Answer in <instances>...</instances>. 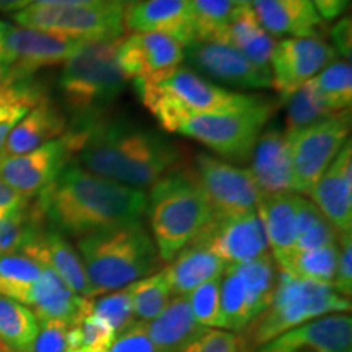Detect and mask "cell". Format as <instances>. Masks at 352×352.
<instances>
[{
	"label": "cell",
	"instance_id": "cell-1",
	"mask_svg": "<svg viewBox=\"0 0 352 352\" xmlns=\"http://www.w3.org/2000/svg\"><path fill=\"white\" fill-rule=\"evenodd\" d=\"M69 138L80 168L131 188L153 186L182 162L178 145L127 121L104 116L80 121Z\"/></svg>",
	"mask_w": 352,
	"mask_h": 352
},
{
	"label": "cell",
	"instance_id": "cell-2",
	"mask_svg": "<svg viewBox=\"0 0 352 352\" xmlns=\"http://www.w3.org/2000/svg\"><path fill=\"white\" fill-rule=\"evenodd\" d=\"M54 230L74 236L139 222L147 210L142 189L101 178L77 165L65 166L34 204Z\"/></svg>",
	"mask_w": 352,
	"mask_h": 352
},
{
	"label": "cell",
	"instance_id": "cell-3",
	"mask_svg": "<svg viewBox=\"0 0 352 352\" xmlns=\"http://www.w3.org/2000/svg\"><path fill=\"white\" fill-rule=\"evenodd\" d=\"M274 109V103L263 96H253L243 107L217 113H188L171 100L162 98L151 113L168 132L199 140L228 162H245L252 157Z\"/></svg>",
	"mask_w": 352,
	"mask_h": 352
},
{
	"label": "cell",
	"instance_id": "cell-4",
	"mask_svg": "<svg viewBox=\"0 0 352 352\" xmlns=\"http://www.w3.org/2000/svg\"><path fill=\"white\" fill-rule=\"evenodd\" d=\"M77 253L95 297L151 276L160 264L153 239L140 220L80 236Z\"/></svg>",
	"mask_w": 352,
	"mask_h": 352
},
{
	"label": "cell",
	"instance_id": "cell-5",
	"mask_svg": "<svg viewBox=\"0 0 352 352\" xmlns=\"http://www.w3.org/2000/svg\"><path fill=\"white\" fill-rule=\"evenodd\" d=\"M147 209L158 256L168 263L214 219L197 178L182 170L171 171L153 184Z\"/></svg>",
	"mask_w": 352,
	"mask_h": 352
},
{
	"label": "cell",
	"instance_id": "cell-6",
	"mask_svg": "<svg viewBox=\"0 0 352 352\" xmlns=\"http://www.w3.org/2000/svg\"><path fill=\"white\" fill-rule=\"evenodd\" d=\"M347 310H351V300L338 294L331 284L302 279L280 271L266 310L245 329V336L239 338L240 351L253 352L290 329Z\"/></svg>",
	"mask_w": 352,
	"mask_h": 352
},
{
	"label": "cell",
	"instance_id": "cell-7",
	"mask_svg": "<svg viewBox=\"0 0 352 352\" xmlns=\"http://www.w3.org/2000/svg\"><path fill=\"white\" fill-rule=\"evenodd\" d=\"M121 39L83 41L64 63L59 88L78 122L103 116L124 91L127 78L118 64Z\"/></svg>",
	"mask_w": 352,
	"mask_h": 352
},
{
	"label": "cell",
	"instance_id": "cell-8",
	"mask_svg": "<svg viewBox=\"0 0 352 352\" xmlns=\"http://www.w3.org/2000/svg\"><path fill=\"white\" fill-rule=\"evenodd\" d=\"M276 283V261L270 253L250 263L227 264L220 277L222 329L245 331L266 310Z\"/></svg>",
	"mask_w": 352,
	"mask_h": 352
},
{
	"label": "cell",
	"instance_id": "cell-9",
	"mask_svg": "<svg viewBox=\"0 0 352 352\" xmlns=\"http://www.w3.org/2000/svg\"><path fill=\"white\" fill-rule=\"evenodd\" d=\"M124 8L118 3L98 7H60L32 3L13 13L12 20L25 28L41 30L83 41H116L124 38Z\"/></svg>",
	"mask_w": 352,
	"mask_h": 352
},
{
	"label": "cell",
	"instance_id": "cell-10",
	"mask_svg": "<svg viewBox=\"0 0 352 352\" xmlns=\"http://www.w3.org/2000/svg\"><path fill=\"white\" fill-rule=\"evenodd\" d=\"M351 131V111L331 114L315 124L285 132L292 165V192L310 195L328 166L344 147Z\"/></svg>",
	"mask_w": 352,
	"mask_h": 352
},
{
	"label": "cell",
	"instance_id": "cell-11",
	"mask_svg": "<svg viewBox=\"0 0 352 352\" xmlns=\"http://www.w3.org/2000/svg\"><path fill=\"white\" fill-rule=\"evenodd\" d=\"M82 43L83 39L10 25L0 56L6 85L28 80L39 69L64 64Z\"/></svg>",
	"mask_w": 352,
	"mask_h": 352
},
{
	"label": "cell",
	"instance_id": "cell-12",
	"mask_svg": "<svg viewBox=\"0 0 352 352\" xmlns=\"http://www.w3.org/2000/svg\"><path fill=\"white\" fill-rule=\"evenodd\" d=\"M197 182L208 197L214 217H230L256 209L259 191L248 168L230 165L209 153L196 158Z\"/></svg>",
	"mask_w": 352,
	"mask_h": 352
},
{
	"label": "cell",
	"instance_id": "cell-13",
	"mask_svg": "<svg viewBox=\"0 0 352 352\" xmlns=\"http://www.w3.org/2000/svg\"><path fill=\"white\" fill-rule=\"evenodd\" d=\"M184 59L204 78L243 90L272 87L271 70L259 69L239 50L223 41L192 43L184 47Z\"/></svg>",
	"mask_w": 352,
	"mask_h": 352
},
{
	"label": "cell",
	"instance_id": "cell-14",
	"mask_svg": "<svg viewBox=\"0 0 352 352\" xmlns=\"http://www.w3.org/2000/svg\"><path fill=\"white\" fill-rule=\"evenodd\" d=\"M333 60H336V51L321 36L283 39L276 43L271 56L272 87L279 91L283 100L318 76Z\"/></svg>",
	"mask_w": 352,
	"mask_h": 352
},
{
	"label": "cell",
	"instance_id": "cell-15",
	"mask_svg": "<svg viewBox=\"0 0 352 352\" xmlns=\"http://www.w3.org/2000/svg\"><path fill=\"white\" fill-rule=\"evenodd\" d=\"M72 158L69 134L23 155L0 157V179L21 196H39Z\"/></svg>",
	"mask_w": 352,
	"mask_h": 352
},
{
	"label": "cell",
	"instance_id": "cell-16",
	"mask_svg": "<svg viewBox=\"0 0 352 352\" xmlns=\"http://www.w3.org/2000/svg\"><path fill=\"white\" fill-rule=\"evenodd\" d=\"M195 240L208 246L226 264L254 261L267 254L270 248L256 210L230 217H214Z\"/></svg>",
	"mask_w": 352,
	"mask_h": 352
},
{
	"label": "cell",
	"instance_id": "cell-17",
	"mask_svg": "<svg viewBox=\"0 0 352 352\" xmlns=\"http://www.w3.org/2000/svg\"><path fill=\"white\" fill-rule=\"evenodd\" d=\"M184 47L164 33H134L122 38L118 64L126 78L158 82L182 67Z\"/></svg>",
	"mask_w": 352,
	"mask_h": 352
},
{
	"label": "cell",
	"instance_id": "cell-18",
	"mask_svg": "<svg viewBox=\"0 0 352 352\" xmlns=\"http://www.w3.org/2000/svg\"><path fill=\"white\" fill-rule=\"evenodd\" d=\"M188 113H217L243 107L253 100L252 95H241L215 85L195 70L178 67L168 77L151 82Z\"/></svg>",
	"mask_w": 352,
	"mask_h": 352
},
{
	"label": "cell",
	"instance_id": "cell-19",
	"mask_svg": "<svg viewBox=\"0 0 352 352\" xmlns=\"http://www.w3.org/2000/svg\"><path fill=\"white\" fill-rule=\"evenodd\" d=\"M253 352H352V318L346 314L321 316Z\"/></svg>",
	"mask_w": 352,
	"mask_h": 352
},
{
	"label": "cell",
	"instance_id": "cell-20",
	"mask_svg": "<svg viewBox=\"0 0 352 352\" xmlns=\"http://www.w3.org/2000/svg\"><path fill=\"white\" fill-rule=\"evenodd\" d=\"M20 252L51 270L64 280L69 289H72L80 297H95L94 289L88 283L85 266L77 250L72 248L63 233L57 230H44L41 226L25 241Z\"/></svg>",
	"mask_w": 352,
	"mask_h": 352
},
{
	"label": "cell",
	"instance_id": "cell-21",
	"mask_svg": "<svg viewBox=\"0 0 352 352\" xmlns=\"http://www.w3.org/2000/svg\"><path fill=\"white\" fill-rule=\"evenodd\" d=\"M338 233L352 232V144L347 140L308 195Z\"/></svg>",
	"mask_w": 352,
	"mask_h": 352
},
{
	"label": "cell",
	"instance_id": "cell-22",
	"mask_svg": "<svg viewBox=\"0 0 352 352\" xmlns=\"http://www.w3.org/2000/svg\"><path fill=\"white\" fill-rule=\"evenodd\" d=\"M126 30L132 33H164L183 47L196 43L189 0H140L124 8Z\"/></svg>",
	"mask_w": 352,
	"mask_h": 352
},
{
	"label": "cell",
	"instance_id": "cell-23",
	"mask_svg": "<svg viewBox=\"0 0 352 352\" xmlns=\"http://www.w3.org/2000/svg\"><path fill=\"white\" fill-rule=\"evenodd\" d=\"M252 155L250 173L259 195L292 192V165L285 132L277 127L261 132Z\"/></svg>",
	"mask_w": 352,
	"mask_h": 352
},
{
	"label": "cell",
	"instance_id": "cell-24",
	"mask_svg": "<svg viewBox=\"0 0 352 352\" xmlns=\"http://www.w3.org/2000/svg\"><path fill=\"white\" fill-rule=\"evenodd\" d=\"M302 196L294 192L259 195L256 212L261 220L274 261L279 267L292 256L297 239V214Z\"/></svg>",
	"mask_w": 352,
	"mask_h": 352
},
{
	"label": "cell",
	"instance_id": "cell-25",
	"mask_svg": "<svg viewBox=\"0 0 352 352\" xmlns=\"http://www.w3.org/2000/svg\"><path fill=\"white\" fill-rule=\"evenodd\" d=\"M252 10L271 36H318L323 25L310 0H254Z\"/></svg>",
	"mask_w": 352,
	"mask_h": 352
},
{
	"label": "cell",
	"instance_id": "cell-26",
	"mask_svg": "<svg viewBox=\"0 0 352 352\" xmlns=\"http://www.w3.org/2000/svg\"><path fill=\"white\" fill-rule=\"evenodd\" d=\"M67 129L64 114L51 100L44 98L13 127L3 145L2 157L23 155L52 142Z\"/></svg>",
	"mask_w": 352,
	"mask_h": 352
},
{
	"label": "cell",
	"instance_id": "cell-27",
	"mask_svg": "<svg viewBox=\"0 0 352 352\" xmlns=\"http://www.w3.org/2000/svg\"><path fill=\"white\" fill-rule=\"evenodd\" d=\"M88 298L69 289L59 276L43 267L41 276L30 290L26 307L33 310L39 323L43 321H64L70 324L87 307Z\"/></svg>",
	"mask_w": 352,
	"mask_h": 352
},
{
	"label": "cell",
	"instance_id": "cell-28",
	"mask_svg": "<svg viewBox=\"0 0 352 352\" xmlns=\"http://www.w3.org/2000/svg\"><path fill=\"white\" fill-rule=\"evenodd\" d=\"M227 264L199 241H191L165 267L173 296H188L199 285L217 279L223 274Z\"/></svg>",
	"mask_w": 352,
	"mask_h": 352
},
{
	"label": "cell",
	"instance_id": "cell-29",
	"mask_svg": "<svg viewBox=\"0 0 352 352\" xmlns=\"http://www.w3.org/2000/svg\"><path fill=\"white\" fill-rule=\"evenodd\" d=\"M145 327L152 341L164 352H182L202 329L192 316L186 296L171 297L168 305Z\"/></svg>",
	"mask_w": 352,
	"mask_h": 352
},
{
	"label": "cell",
	"instance_id": "cell-30",
	"mask_svg": "<svg viewBox=\"0 0 352 352\" xmlns=\"http://www.w3.org/2000/svg\"><path fill=\"white\" fill-rule=\"evenodd\" d=\"M222 41L239 50L256 67L271 70L270 63L276 43L259 25L252 7H235Z\"/></svg>",
	"mask_w": 352,
	"mask_h": 352
},
{
	"label": "cell",
	"instance_id": "cell-31",
	"mask_svg": "<svg viewBox=\"0 0 352 352\" xmlns=\"http://www.w3.org/2000/svg\"><path fill=\"white\" fill-rule=\"evenodd\" d=\"M39 331L30 307L0 296V352H28Z\"/></svg>",
	"mask_w": 352,
	"mask_h": 352
},
{
	"label": "cell",
	"instance_id": "cell-32",
	"mask_svg": "<svg viewBox=\"0 0 352 352\" xmlns=\"http://www.w3.org/2000/svg\"><path fill=\"white\" fill-rule=\"evenodd\" d=\"M41 264L21 252L0 256V296L26 303L30 290L43 272Z\"/></svg>",
	"mask_w": 352,
	"mask_h": 352
},
{
	"label": "cell",
	"instance_id": "cell-33",
	"mask_svg": "<svg viewBox=\"0 0 352 352\" xmlns=\"http://www.w3.org/2000/svg\"><path fill=\"white\" fill-rule=\"evenodd\" d=\"M46 98L43 90L28 80L0 90V157L10 132L38 103Z\"/></svg>",
	"mask_w": 352,
	"mask_h": 352
},
{
	"label": "cell",
	"instance_id": "cell-34",
	"mask_svg": "<svg viewBox=\"0 0 352 352\" xmlns=\"http://www.w3.org/2000/svg\"><path fill=\"white\" fill-rule=\"evenodd\" d=\"M88 303L90 298L77 320L69 324L65 352H108L111 349L116 333L108 323L91 314Z\"/></svg>",
	"mask_w": 352,
	"mask_h": 352
},
{
	"label": "cell",
	"instance_id": "cell-35",
	"mask_svg": "<svg viewBox=\"0 0 352 352\" xmlns=\"http://www.w3.org/2000/svg\"><path fill=\"white\" fill-rule=\"evenodd\" d=\"M131 296L132 310L138 321H151L160 314L173 297L165 271L153 272L127 285Z\"/></svg>",
	"mask_w": 352,
	"mask_h": 352
},
{
	"label": "cell",
	"instance_id": "cell-36",
	"mask_svg": "<svg viewBox=\"0 0 352 352\" xmlns=\"http://www.w3.org/2000/svg\"><path fill=\"white\" fill-rule=\"evenodd\" d=\"M283 101L287 107V113H285L287 131L285 132H294L302 129V127L315 124V122L333 114L316 90L314 80H308L296 88L292 94L284 96Z\"/></svg>",
	"mask_w": 352,
	"mask_h": 352
},
{
	"label": "cell",
	"instance_id": "cell-37",
	"mask_svg": "<svg viewBox=\"0 0 352 352\" xmlns=\"http://www.w3.org/2000/svg\"><path fill=\"white\" fill-rule=\"evenodd\" d=\"M338 236H340V233L323 217V214L320 212L314 202L302 197L300 204H298L297 239L294 253L310 252V250L333 245L338 241Z\"/></svg>",
	"mask_w": 352,
	"mask_h": 352
},
{
	"label": "cell",
	"instance_id": "cell-38",
	"mask_svg": "<svg viewBox=\"0 0 352 352\" xmlns=\"http://www.w3.org/2000/svg\"><path fill=\"white\" fill-rule=\"evenodd\" d=\"M329 111L341 113L352 103V67L351 60H333L318 76L311 78Z\"/></svg>",
	"mask_w": 352,
	"mask_h": 352
},
{
	"label": "cell",
	"instance_id": "cell-39",
	"mask_svg": "<svg viewBox=\"0 0 352 352\" xmlns=\"http://www.w3.org/2000/svg\"><path fill=\"white\" fill-rule=\"evenodd\" d=\"M338 254H340L338 241L318 250L294 253L280 266V271L287 272L290 276L302 277V279L331 284L334 279V272H336Z\"/></svg>",
	"mask_w": 352,
	"mask_h": 352
},
{
	"label": "cell",
	"instance_id": "cell-40",
	"mask_svg": "<svg viewBox=\"0 0 352 352\" xmlns=\"http://www.w3.org/2000/svg\"><path fill=\"white\" fill-rule=\"evenodd\" d=\"M196 43L222 41L235 6L232 0H189Z\"/></svg>",
	"mask_w": 352,
	"mask_h": 352
},
{
	"label": "cell",
	"instance_id": "cell-41",
	"mask_svg": "<svg viewBox=\"0 0 352 352\" xmlns=\"http://www.w3.org/2000/svg\"><path fill=\"white\" fill-rule=\"evenodd\" d=\"M88 308L95 316L108 323L116 334L131 327L134 321H138L134 310H132L129 289L127 287L90 298Z\"/></svg>",
	"mask_w": 352,
	"mask_h": 352
},
{
	"label": "cell",
	"instance_id": "cell-42",
	"mask_svg": "<svg viewBox=\"0 0 352 352\" xmlns=\"http://www.w3.org/2000/svg\"><path fill=\"white\" fill-rule=\"evenodd\" d=\"M43 220L36 206L0 219V256L20 252L32 233L41 227Z\"/></svg>",
	"mask_w": 352,
	"mask_h": 352
},
{
	"label": "cell",
	"instance_id": "cell-43",
	"mask_svg": "<svg viewBox=\"0 0 352 352\" xmlns=\"http://www.w3.org/2000/svg\"><path fill=\"white\" fill-rule=\"evenodd\" d=\"M222 277V276H220ZM220 277L199 285L188 294L189 308L196 323L202 328L222 329V311H220Z\"/></svg>",
	"mask_w": 352,
	"mask_h": 352
},
{
	"label": "cell",
	"instance_id": "cell-44",
	"mask_svg": "<svg viewBox=\"0 0 352 352\" xmlns=\"http://www.w3.org/2000/svg\"><path fill=\"white\" fill-rule=\"evenodd\" d=\"M182 352H241L235 333L220 328H202Z\"/></svg>",
	"mask_w": 352,
	"mask_h": 352
},
{
	"label": "cell",
	"instance_id": "cell-45",
	"mask_svg": "<svg viewBox=\"0 0 352 352\" xmlns=\"http://www.w3.org/2000/svg\"><path fill=\"white\" fill-rule=\"evenodd\" d=\"M108 352H164L152 341L144 321H134L114 338Z\"/></svg>",
	"mask_w": 352,
	"mask_h": 352
},
{
	"label": "cell",
	"instance_id": "cell-46",
	"mask_svg": "<svg viewBox=\"0 0 352 352\" xmlns=\"http://www.w3.org/2000/svg\"><path fill=\"white\" fill-rule=\"evenodd\" d=\"M340 254H338L336 272H334L333 289L342 297L351 298L352 294V232L340 233L338 236Z\"/></svg>",
	"mask_w": 352,
	"mask_h": 352
},
{
	"label": "cell",
	"instance_id": "cell-47",
	"mask_svg": "<svg viewBox=\"0 0 352 352\" xmlns=\"http://www.w3.org/2000/svg\"><path fill=\"white\" fill-rule=\"evenodd\" d=\"M67 329L69 324L64 321H43L28 352H65Z\"/></svg>",
	"mask_w": 352,
	"mask_h": 352
},
{
	"label": "cell",
	"instance_id": "cell-48",
	"mask_svg": "<svg viewBox=\"0 0 352 352\" xmlns=\"http://www.w3.org/2000/svg\"><path fill=\"white\" fill-rule=\"evenodd\" d=\"M26 208H30L28 197L19 195L15 189H12L6 182L0 179V219L20 212Z\"/></svg>",
	"mask_w": 352,
	"mask_h": 352
},
{
	"label": "cell",
	"instance_id": "cell-49",
	"mask_svg": "<svg viewBox=\"0 0 352 352\" xmlns=\"http://www.w3.org/2000/svg\"><path fill=\"white\" fill-rule=\"evenodd\" d=\"M331 41L333 50L336 54L344 57V60H351V47H352V30H351V19H342L333 26L331 30Z\"/></svg>",
	"mask_w": 352,
	"mask_h": 352
},
{
	"label": "cell",
	"instance_id": "cell-50",
	"mask_svg": "<svg viewBox=\"0 0 352 352\" xmlns=\"http://www.w3.org/2000/svg\"><path fill=\"white\" fill-rule=\"evenodd\" d=\"M321 20H334L346 12L349 0H310Z\"/></svg>",
	"mask_w": 352,
	"mask_h": 352
},
{
	"label": "cell",
	"instance_id": "cell-51",
	"mask_svg": "<svg viewBox=\"0 0 352 352\" xmlns=\"http://www.w3.org/2000/svg\"><path fill=\"white\" fill-rule=\"evenodd\" d=\"M34 3H41V6H60V7H98L109 2L108 0H34Z\"/></svg>",
	"mask_w": 352,
	"mask_h": 352
},
{
	"label": "cell",
	"instance_id": "cell-52",
	"mask_svg": "<svg viewBox=\"0 0 352 352\" xmlns=\"http://www.w3.org/2000/svg\"><path fill=\"white\" fill-rule=\"evenodd\" d=\"M34 3V0H0V13L20 12Z\"/></svg>",
	"mask_w": 352,
	"mask_h": 352
},
{
	"label": "cell",
	"instance_id": "cell-53",
	"mask_svg": "<svg viewBox=\"0 0 352 352\" xmlns=\"http://www.w3.org/2000/svg\"><path fill=\"white\" fill-rule=\"evenodd\" d=\"M8 28H10V23H7V21L0 20V56H2L3 39H6V34H7V32H8Z\"/></svg>",
	"mask_w": 352,
	"mask_h": 352
},
{
	"label": "cell",
	"instance_id": "cell-54",
	"mask_svg": "<svg viewBox=\"0 0 352 352\" xmlns=\"http://www.w3.org/2000/svg\"><path fill=\"white\" fill-rule=\"evenodd\" d=\"M108 2L118 3V6H122V7H127V6H132V3H135V2H140V0H108Z\"/></svg>",
	"mask_w": 352,
	"mask_h": 352
},
{
	"label": "cell",
	"instance_id": "cell-55",
	"mask_svg": "<svg viewBox=\"0 0 352 352\" xmlns=\"http://www.w3.org/2000/svg\"><path fill=\"white\" fill-rule=\"evenodd\" d=\"M3 87H7V85H6V74H3L2 65H0V90H2Z\"/></svg>",
	"mask_w": 352,
	"mask_h": 352
}]
</instances>
